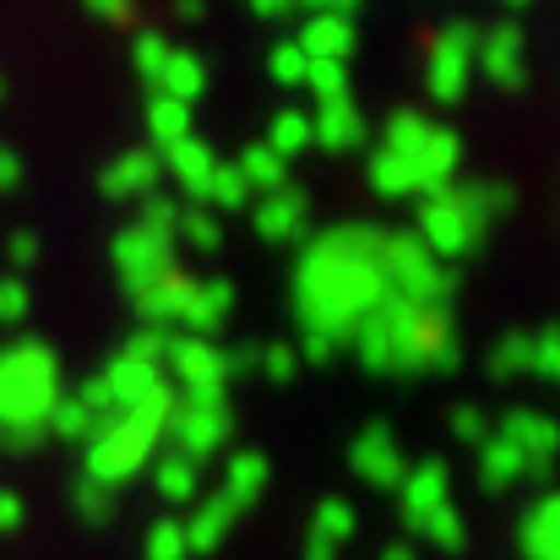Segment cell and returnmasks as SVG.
I'll list each match as a JSON object with an SVG mask.
<instances>
[{
	"mask_svg": "<svg viewBox=\"0 0 560 560\" xmlns=\"http://www.w3.org/2000/svg\"><path fill=\"white\" fill-rule=\"evenodd\" d=\"M175 408H229V386H186L175 392Z\"/></svg>",
	"mask_w": 560,
	"mask_h": 560,
	"instance_id": "53",
	"label": "cell"
},
{
	"mask_svg": "<svg viewBox=\"0 0 560 560\" xmlns=\"http://www.w3.org/2000/svg\"><path fill=\"white\" fill-rule=\"evenodd\" d=\"M474 55H479V22L468 16H452L435 44H430V60H424V88L435 104H457L468 88H474Z\"/></svg>",
	"mask_w": 560,
	"mask_h": 560,
	"instance_id": "5",
	"label": "cell"
},
{
	"mask_svg": "<svg viewBox=\"0 0 560 560\" xmlns=\"http://www.w3.org/2000/svg\"><path fill=\"white\" fill-rule=\"evenodd\" d=\"M256 360H261V343H229L223 349V381L256 375Z\"/></svg>",
	"mask_w": 560,
	"mask_h": 560,
	"instance_id": "52",
	"label": "cell"
},
{
	"mask_svg": "<svg viewBox=\"0 0 560 560\" xmlns=\"http://www.w3.org/2000/svg\"><path fill=\"white\" fill-rule=\"evenodd\" d=\"M170 49H175V44H170L159 27H137V38H131V66H137V77L159 82V71H164Z\"/></svg>",
	"mask_w": 560,
	"mask_h": 560,
	"instance_id": "41",
	"label": "cell"
},
{
	"mask_svg": "<svg viewBox=\"0 0 560 560\" xmlns=\"http://www.w3.org/2000/svg\"><path fill=\"white\" fill-rule=\"evenodd\" d=\"M430 120L419 109H397L386 115V131H381V153H397V159H419V148L430 142Z\"/></svg>",
	"mask_w": 560,
	"mask_h": 560,
	"instance_id": "33",
	"label": "cell"
},
{
	"mask_svg": "<svg viewBox=\"0 0 560 560\" xmlns=\"http://www.w3.org/2000/svg\"><path fill=\"white\" fill-rule=\"evenodd\" d=\"M349 468H354V479H365L371 490H397V485H402L408 463H402V452H397L392 424H365V430L354 435V446H349Z\"/></svg>",
	"mask_w": 560,
	"mask_h": 560,
	"instance_id": "12",
	"label": "cell"
},
{
	"mask_svg": "<svg viewBox=\"0 0 560 560\" xmlns=\"http://www.w3.org/2000/svg\"><path fill=\"white\" fill-rule=\"evenodd\" d=\"M98 381L109 386V402H115V413H126V408H137L153 386H164V371H153V365H137V360H126V354H115Z\"/></svg>",
	"mask_w": 560,
	"mask_h": 560,
	"instance_id": "25",
	"label": "cell"
},
{
	"mask_svg": "<svg viewBox=\"0 0 560 560\" xmlns=\"http://www.w3.org/2000/svg\"><path fill=\"white\" fill-rule=\"evenodd\" d=\"M305 88L316 93V104H343V98H349V66H338V60H311V66H305Z\"/></svg>",
	"mask_w": 560,
	"mask_h": 560,
	"instance_id": "42",
	"label": "cell"
},
{
	"mask_svg": "<svg viewBox=\"0 0 560 560\" xmlns=\"http://www.w3.org/2000/svg\"><path fill=\"white\" fill-rule=\"evenodd\" d=\"M60 360L38 338H16L0 349V435L49 424V408L60 402Z\"/></svg>",
	"mask_w": 560,
	"mask_h": 560,
	"instance_id": "3",
	"label": "cell"
},
{
	"mask_svg": "<svg viewBox=\"0 0 560 560\" xmlns=\"http://www.w3.org/2000/svg\"><path fill=\"white\" fill-rule=\"evenodd\" d=\"M479 485H485L490 495H501V490H512V485H528V463H523V452L506 446L501 435H490V441L479 446Z\"/></svg>",
	"mask_w": 560,
	"mask_h": 560,
	"instance_id": "28",
	"label": "cell"
},
{
	"mask_svg": "<svg viewBox=\"0 0 560 560\" xmlns=\"http://www.w3.org/2000/svg\"><path fill=\"white\" fill-rule=\"evenodd\" d=\"M495 435H501L506 446L523 452L528 485H550V463H556V446H560V424L550 413H539V408H512V413L501 419Z\"/></svg>",
	"mask_w": 560,
	"mask_h": 560,
	"instance_id": "7",
	"label": "cell"
},
{
	"mask_svg": "<svg viewBox=\"0 0 560 560\" xmlns=\"http://www.w3.org/2000/svg\"><path fill=\"white\" fill-rule=\"evenodd\" d=\"M5 261H11L16 278H22V272L38 261V234H11V240H5Z\"/></svg>",
	"mask_w": 560,
	"mask_h": 560,
	"instance_id": "55",
	"label": "cell"
},
{
	"mask_svg": "<svg viewBox=\"0 0 560 560\" xmlns=\"http://www.w3.org/2000/svg\"><path fill=\"white\" fill-rule=\"evenodd\" d=\"M234 316V283L229 278H207V283H196L190 289V305L186 316H180V332L186 338H218V327Z\"/></svg>",
	"mask_w": 560,
	"mask_h": 560,
	"instance_id": "19",
	"label": "cell"
},
{
	"mask_svg": "<svg viewBox=\"0 0 560 560\" xmlns=\"http://www.w3.org/2000/svg\"><path fill=\"white\" fill-rule=\"evenodd\" d=\"M300 560H338V550H332V545H322V539H311V534H305V550H300Z\"/></svg>",
	"mask_w": 560,
	"mask_h": 560,
	"instance_id": "59",
	"label": "cell"
},
{
	"mask_svg": "<svg viewBox=\"0 0 560 560\" xmlns=\"http://www.w3.org/2000/svg\"><path fill=\"white\" fill-rule=\"evenodd\" d=\"M207 201H212L218 212H240V207H250V190H245V180H240L234 164L218 159V170H212V180H207Z\"/></svg>",
	"mask_w": 560,
	"mask_h": 560,
	"instance_id": "45",
	"label": "cell"
},
{
	"mask_svg": "<svg viewBox=\"0 0 560 560\" xmlns=\"http://www.w3.org/2000/svg\"><path fill=\"white\" fill-rule=\"evenodd\" d=\"M413 170H419V196H446V190L457 186V170H463V142H457V131L435 126L430 142L419 148Z\"/></svg>",
	"mask_w": 560,
	"mask_h": 560,
	"instance_id": "17",
	"label": "cell"
},
{
	"mask_svg": "<svg viewBox=\"0 0 560 560\" xmlns=\"http://www.w3.org/2000/svg\"><path fill=\"white\" fill-rule=\"evenodd\" d=\"M153 93H164V98H175V104L190 109V104L207 93V60H201L196 49H170V60H164Z\"/></svg>",
	"mask_w": 560,
	"mask_h": 560,
	"instance_id": "27",
	"label": "cell"
},
{
	"mask_svg": "<svg viewBox=\"0 0 560 560\" xmlns=\"http://www.w3.org/2000/svg\"><path fill=\"white\" fill-rule=\"evenodd\" d=\"M148 131H153V142H159L153 153L186 142L190 137V109L186 104H175V98H164V93H153V98H148Z\"/></svg>",
	"mask_w": 560,
	"mask_h": 560,
	"instance_id": "35",
	"label": "cell"
},
{
	"mask_svg": "<svg viewBox=\"0 0 560 560\" xmlns=\"http://www.w3.org/2000/svg\"><path fill=\"white\" fill-rule=\"evenodd\" d=\"M22 517H27L22 495H16V490H0V534H16V528H22Z\"/></svg>",
	"mask_w": 560,
	"mask_h": 560,
	"instance_id": "57",
	"label": "cell"
},
{
	"mask_svg": "<svg viewBox=\"0 0 560 560\" xmlns=\"http://www.w3.org/2000/svg\"><path fill=\"white\" fill-rule=\"evenodd\" d=\"M170 338L175 332H164V327H137L131 338H126V360H137V365H153V371H164V360H170Z\"/></svg>",
	"mask_w": 560,
	"mask_h": 560,
	"instance_id": "46",
	"label": "cell"
},
{
	"mask_svg": "<svg viewBox=\"0 0 560 560\" xmlns=\"http://www.w3.org/2000/svg\"><path fill=\"white\" fill-rule=\"evenodd\" d=\"M267 457L261 452H234L229 463H223V501L234 506V512H245V506H256L261 501V490H267Z\"/></svg>",
	"mask_w": 560,
	"mask_h": 560,
	"instance_id": "26",
	"label": "cell"
},
{
	"mask_svg": "<svg viewBox=\"0 0 560 560\" xmlns=\"http://www.w3.org/2000/svg\"><path fill=\"white\" fill-rule=\"evenodd\" d=\"M88 16H93V22L126 27V22H137V5H131V0H88Z\"/></svg>",
	"mask_w": 560,
	"mask_h": 560,
	"instance_id": "54",
	"label": "cell"
},
{
	"mask_svg": "<svg viewBox=\"0 0 560 560\" xmlns=\"http://www.w3.org/2000/svg\"><path fill=\"white\" fill-rule=\"evenodd\" d=\"M381 272H386V289L397 300H413V305H452L457 294V272L441 267L413 229H386L381 240Z\"/></svg>",
	"mask_w": 560,
	"mask_h": 560,
	"instance_id": "4",
	"label": "cell"
},
{
	"mask_svg": "<svg viewBox=\"0 0 560 560\" xmlns=\"http://www.w3.org/2000/svg\"><path fill=\"white\" fill-rule=\"evenodd\" d=\"M528 354H534V332H506V338L490 349L485 371L495 375V381H517V375H528Z\"/></svg>",
	"mask_w": 560,
	"mask_h": 560,
	"instance_id": "39",
	"label": "cell"
},
{
	"mask_svg": "<svg viewBox=\"0 0 560 560\" xmlns=\"http://www.w3.org/2000/svg\"><path fill=\"white\" fill-rule=\"evenodd\" d=\"M159 186H164V164L153 148H131L115 164H104V175H98V190L109 201H148V196H159Z\"/></svg>",
	"mask_w": 560,
	"mask_h": 560,
	"instance_id": "15",
	"label": "cell"
},
{
	"mask_svg": "<svg viewBox=\"0 0 560 560\" xmlns=\"http://www.w3.org/2000/svg\"><path fill=\"white\" fill-rule=\"evenodd\" d=\"M153 485H159V495H164L170 506H190V501L201 495V468L186 463L180 452H159V457H153Z\"/></svg>",
	"mask_w": 560,
	"mask_h": 560,
	"instance_id": "30",
	"label": "cell"
},
{
	"mask_svg": "<svg viewBox=\"0 0 560 560\" xmlns=\"http://www.w3.org/2000/svg\"><path fill=\"white\" fill-rule=\"evenodd\" d=\"M71 512H77L88 528H104V523L115 517V490H104V485H93V479H77V485H71Z\"/></svg>",
	"mask_w": 560,
	"mask_h": 560,
	"instance_id": "40",
	"label": "cell"
},
{
	"mask_svg": "<svg viewBox=\"0 0 560 560\" xmlns=\"http://www.w3.org/2000/svg\"><path fill=\"white\" fill-rule=\"evenodd\" d=\"M0 93H5V88H0Z\"/></svg>",
	"mask_w": 560,
	"mask_h": 560,
	"instance_id": "62",
	"label": "cell"
},
{
	"mask_svg": "<svg viewBox=\"0 0 560 560\" xmlns=\"http://www.w3.org/2000/svg\"><path fill=\"white\" fill-rule=\"evenodd\" d=\"M234 517H240V512H234L223 495H207V501H196V512H190L186 523H180V534H186V556H212V550L229 539Z\"/></svg>",
	"mask_w": 560,
	"mask_h": 560,
	"instance_id": "24",
	"label": "cell"
},
{
	"mask_svg": "<svg viewBox=\"0 0 560 560\" xmlns=\"http://www.w3.org/2000/svg\"><path fill=\"white\" fill-rule=\"evenodd\" d=\"M354 22H360V0H322V5L305 11V27L294 33V44H300L305 60H338V66H349V55L360 49Z\"/></svg>",
	"mask_w": 560,
	"mask_h": 560,
	"instance_id": "6",
	"label": "cell"
},
{
	"mask_svg": "<svg viewBox=\"0 0 560 560\" xmlns=\"http://www.w3.org/2000/svg\"><path fill=\"white\" fill-rule=\"evenodd\" d=\"M234 170H240V180H245V190H250V201L289 186V164H283L272 148H261V142H250V148L234 159Z\"/></svg>",
	"mask_w": 560,
	"mask_h": 560,
	"instance_id": "29",
	"label": "cell"
},
{
	"mask_svg": "<svg viewBox=\"0 0 560 560\" xmlns=\"http://www.w3.org/2000/svg\"><path fill=\"white\" fill-rule=\"evenodd\" d=\"M354 534H360V512H354V501H343V495H327V501L316 506V517H311V539H322V545L343 550Z\"/></svg>",
	"mask_w": 560,
	"mask_h": 560,
	"instance_id": "32",
	"label": "cell"
},
{
	"mask_svg": "<svg viewBox=\"0 0 560 560\" xmlns=\"http://www.w3.org/2000/svg\"><path fill=\"white\" fill-rule=\"evenodd\" d=\"M190 289H196V278H186L180 267L170 272V278H159L153 289H142L137 294V316H142V327H180V316H186L190 305Z\"/></svg>",
	"mask_w": 560,
	"mask_h": 560,
	"instance_id": "22",
	"label": "cell"
},
{
	"mask_svg": "<svg viewBox=\"0 0 560 560\" xmlns=\"http://www.w3.org/2000/svg\"><path fill=\"white\" fill-rule=\"evenodd\" d=\"M16 180H22V159L11 148H0V190H11Z\"/></svg>",
	"mask_w": 560,
	"mask_h": 560,
	"instance_id": "58",
	"label": "cell"
},
{
	"mask_svg": "<svg viewBox=\"0 0 560 560\" xmlns=\"http://www.w3.org/2000/svg\"><path fill=\"white\" fill-rule=\"evenodd\" d=\"M474 66H479L495 88L523 93V88H528V38H523V27H517V22L479 27V55H474Z\"/></svg>",
	"mask_w": 560,
	"mask_h": 560,
	"instance_id": "9",
	"label": "cell"
},
{
	"mask_svg": "<svg viewBox=\"0 0 560 560\" xmlns=\"http://www.w3.org/2000/svg\"><path fill=\"white\" fill-rule=\"evenodd\" d=\"M250 229L272 245H289V240H311V196L300 186H283L272 196H256L250 201Z\"/></svg>",
	"mask_w": 560,
	"mask_h": 560,
	"instance_id": "13",
	"label": "cell"
},
{
	"mask_svg": "<svg viewBox=\"0 0 560 560\" xmlns=\"http://www.w3.org/2000/svg\"><path fill=\"white\" fill-rule=\"evenodd\" d=\"M250 16L256 22H289V16H300V0H250Z\"/></svg>",
	"mask_w": 560,
	"mask_h": 560,
	"instance_id": "56",
	"label": "cell"
},
{
	"mask_svg": "<svg viewBox=\"0 0 560 560\" xmlns=\"http://www.w3.org/2000/svg\"><path fill=\"white\" fill-rule=\"evenodd\" d=\"M261 148H272L283 164H289L294 153H305V148H311V115H305V109H283V115H272V131H267Z\"/></svg>",
	"mask_w": 560,
	"mask_h": 560,
	"instance_id": "36",
	"label": "cell"
},
{
	"mask_svg": "<svg viewBox=\"0 0 560 560\" xmlns=\"http://www.w3.org/2000/svg\"><path fill=\"white\" fill-rule=\"evenodd\" d=\"M528 375H539V381H556V375H560V332H556V327L534 332V354H528Z\"/></svg>",
	"mask_w": 560,
	"mask_h": 560,
	"instance_id": "50",
	"label": "cell"
},
{
	"mask_svg": "<svg viewBox=\"0 0 560 560\" xmlns=\"http://www.w3.org/2000/svg\"><path fill=\"white\" fill-rule=\"evenodd\" d=\"M365 142V115L354 98L343 104H316L311 115V148H327V153H354Z\"/></svg>",
	"mask_w": 560,
	"mask_h": 560,
	"instance_id": "21",
	"label": "cell"
},
{
	"mask_svg": "<svg viewBox=\"0 0 560 560\" xmlns=\"http://www.w3.org/2000/svg\"><path fill=\"white\" fill-rule=\"evenodd\" d=\"M93 430H98V419L71 397V392H60V402L49 408V424H44V435H55V441H71V446H88L93 441Z\"/></svg>",
	"mask_w": 560,
	"mask_h": 560,
	"instance_id": "34",
	"label": "cell"
},
{
	"mask_svg": "<svg viewBox=\"0 0 560 560\" xmlns=\"http://www.w3.org/2000/svg\"><path fill=\"white\" fill-rule=\"evenodd\" d=\"M159 164H164V175H175V186L186 190V196H201V201H207V180H212V170H218V153H212L201 137H186V142L164 148Z\"/></svg>",
	"mask_w": 560,
	"mask_h": 560,
	"instance_id": "23",
	"label": "cell"
},
{
	"mask_svg": "<svg viewBox=\"0 0 560 560\" xmlns=\"http://www.w3.org/2000/svg\"><path fill=\"white\" fill-rule=\"evenodd\" d=\"M381 560H419V556H413V545H386Z\"/></svg>",
	"mask_w": 560,
	"mask_h": 560,
	"instance_id": "61",
	"label": "cell"
},
{
	"mask_svg": "<svg viewBox=\"0 0 560 560\" xmlns=\"http://www.w3.org/2000/svg\"><path fill=\"white\" fill-rule=\"evenodd\" d=\"M175 16H180V22H201V0H180Z\"/></svg>",
	"mask_w": 560,
	"mask_h": 560,
	"instance_id": "60",
	"label": "cell"
},
{
	"mask_svg": "<svg viewBox=\"0 0 560 560\" xmlns=\"http://www.w3.org/2000/svg\"><path fill=\"white\" fill-rule=\"evenodd\" d=\"M413 539H430L435 550H446V556H457L463 545H468V523H463V512L446 501V506H435L424 523H419V534Z\"/></svg>",
	"mask_w": 560,
	"mask_h": 560,
	"instance_id": "37",
	"label": "cell"
},
{
	"mask_svg": "<svg viewBox=\"0 0 560 560\" xmlns=\"http://www.w3.org/2000/svg\"><path fill=\"white\" fill-rule=\"evenodd\" d=\"M452 435H457L463 446H474V452H479V446L495 435V424H490V413H485V408H474V402H457V408H452Z\"/></svg>",
	"mask_w": 560,
	"mask_h": 560,
	"instance_id": "48",
	"label": "cell"
},
{
	"mask_svg": "<svg viewBox=\"0 0 560 560\" xmlns=\"http://www.w3.org/2000/svg\"><path fill=\"white\" fill-rule=\"evenodd\" d=\"M229 435H234V413H229V408H175V419H170V430H164L170 452H180L186 463L218 457V452L229 446Z\"/></svg>",
	"mask_w": 560,
	"mask_h": 560,
	"instance_id": "11",
	"label": "cell"
},
{
	"mask_svg": "<svg viewBox=\"0 0 560 560\" xmlns=\"http://www.w3.org/2000/svg\"><path fill=\"white\" fill-rule=\"evenodd\" d=\"M109 256H115V272H120V283H126L131 300H137L142 289H153L159 278L175 272V245H159V240H148L142 229H120L115 245H109Z\"/></svg>",
	"mask_w": 560,
	"mask_h": 560,
	"instance_id": "10",
	"label": "cell"
},
{
	"mask_svg": "<svg viewBox=\"0 0 560 560\" xmlns=\"http://www.w3.org/2000/svg\"><path fill=\"white\" fill-rule=\"evenodd\" d=\"M360 365L371 375H452L463 365V338L452 322V305H413L386 294L371 316L354 327Z\"/></svg>",
	"mask_w": 560,
	"mask_h": 560,
	"instance_id": "2",
	"label": "cell"
},
{
	"mask_svg": "<svg viewBox=\"0 0 560 560\" xmlns=\"http://www.w3.org/2000/svg\"><path fill=\"white\" fill-rule=\"evenodd\" d=\"M413 234H419V245H424L441 267H452V261H463V256L479 250V240H474V229L463 223V212L452 207V196H424Z\"/></svg>",
	"mask_w": 560,
	"mask_h": 560,
	"instance_id": "8",
	"label": "cell"
},
{
	"mask_svg": "<svg viewBox=\"0 0 560 560\" xmlns=\"http://www.w3.org/2000/svg\"><path fill=\"white\" fill-rule=\"evenodd\" d=\"M381 240L375 223H338L305 240L294 267V316L305 338H327L338 354L354 343V327L392 294L381 272Z\"/></svg>",
	"mask_w": 560,
	"mask_h": 560,
	"instance_id": "1",
	"label": "cell"
},
{
	"mask_svg": "<svg viewBox=\"0 0 560 560\" xmlns=\"http://www.w3.org/2000/svg\"><path fill=\"white\" fill-rule=\"evenodd\" d=\"M371 190L375 196H386V201H408V196H419V170H413V159H397V153H371Z\"/></svg>",
	"mask_w": 560,
	"mask_h": 560,
	"instance_id": "31",
	"label": "cell"
},
{
	"mask_svg": "<svg viewBox=\"0 0 560 560\" xmlns=\"http://www.w3.org/2000/svg\"><path fill=\"white\" fill-rule=\"evenodd\" d=\"M148 560H190L186 556V534H180V517H159L148 528V545H142Z\"/></svg>",
	"mask_w": 560,
	"mask_h": 560,
	"instance_id": "47",
	"label": "cell"
},
{
	"mask_svg": "<svg viewBox=\"0 0 560 560\" xmlns=\"http://www.w3.org/2000/svg\"><path fill=\"white\" fill-rule=\"evenodd\" d=\"M186 240L190 250H218L223 245V218H212V207H180L175 223V245Z\"/></svg>",
	"mask_w": 560,
	"mask_h": 560,
	"instance_id": "38",
	"label": "cell"
},
{
	"mask_svg": "<svg viewBox=\"0 0 560 560\" xmlns=\"http://www.w3.org/2000/svg\"><path fill=\"white\" fill-rule=\"evenodd\" d=\"M175 223H180V201H170V196H148V201H142V218H137L131 229H142V234L159 240V245H175Z\"/></svg>",
	"mask_w": 560,
	"mask_h": 560,
	"instance_id": "43",
	"label": "cell"
},
{
	"mask_svg": "<svg viewBox=\"0 0 560 560\" xmlns=\"http://www.w3.org/2000/svg\"><path fill=\"white\" fill-rule=\"evenodd\" d=\"M452 196V207L463 212V223L474 229V240L485 245V234H490V223L495 218H506L512 212V186H501V180H468V186H452L446 190Z\"/></svg>",
	"mask_w": 560,
	"mask_h": 560,
	"instance_id": "18",
	"label": "cell"
},
{
	"mask_svg": "<svg viewBox=\"0 0 560 560\" xmlns=\"http://www.w3.org/2000/svg\"><path fill=\"white\" fill-rule=\"evenodd\" d=\"M446 501H452V468H446V457L413 463V468L402 474V485H397V506H402V528H408V534H419V523H424L435 506H446Z\"/></svg>",
	"mask_w": 560,
	"mask_h": 560,
	"instance_id": "14",
	"label": "cell"
},
{
	"mask_svg": "<svg viewBox=\"0 0 560 560\" xmlns=\"http://www.w3.org/2000/svg\"><path fill=\"white\" fill-rule=\"evenodd\" d=\"M517 556L523 560H560V501L550 490L534 495V506L517 523Z\"/></svg>",
	"mask_w": 560,
	"mask_h": 560,
	"instance_id": "20",
	"label": "cell"
},
{
	"mask_svg": "<svg viewBox=\"0 0 560 560\" xmlns=\"http://www.w3.org/2000/svg\"><path fill=\"white\" fill-rule=\"evenodd\" d=\"M27 305H33L27 283H22L16 272H5V278H0V327H16V322L27 316Z\"/></svg>",
	"mask_w": 560,
	"mask_h": 560,
	"instance_id": "51",
	"label": "cell"
},
{
	"mask_svg": "<svg viewBox=\"0 0 560 560\" xmlns=\"http://www.w3.org/2000/svg\"><path fill=\"white\" fill-rule=\"evenodd\" d=\"M164 371L175 375V392H186V386H229V381H223V349L207 343V338H186V332L170 338ZM170 375H164V381H170Z\"/></svg>",
	"mask_w": 560,
	"mask_h": 560,
	"instance_id": "16",
	"label": "cell"
},
{
	"mask_svg": "<svg viewBox=\"0 0 560 560\" xmlns=\"http://www.w3.org/2000/svg\"><path fill=\"white\" fill-rule=\"evenodd\" d=\"M305 55H300V44H294V33L289 38H278L272 49H267V71H272V82L278 88H305Z\"/></svg>",
	"mask_w": 560,
	"mask_h": 560,
	"instance_id": "44",
	"label": "cell"
},
{
	"mask_svg": "<svg viewBox=\"0 0 560 560\" xmlns=\"http://www.w3.org/2000/svg\"><path fill=\"white\" fill-rule=\"evenodd\" d=\"M256 371L267 375V381H294L300 375V354H294V343H261V360H256Z\"/></svg>",
	"mask_w": 560,
	"mask_h": 560,
	"instance_id": "49",
	"label": "cell"
}]
</instances>
